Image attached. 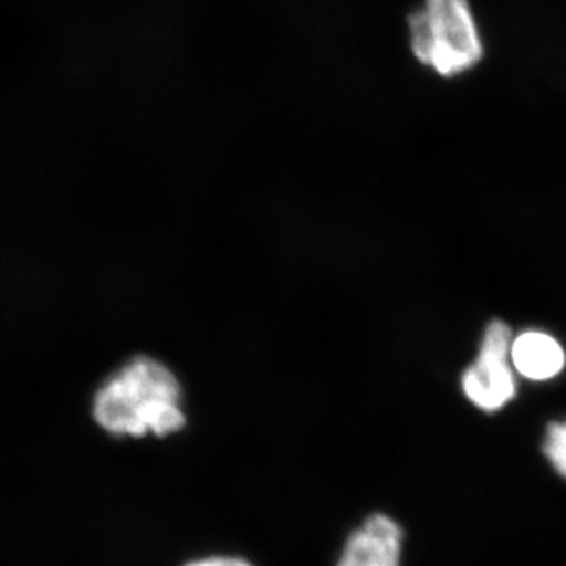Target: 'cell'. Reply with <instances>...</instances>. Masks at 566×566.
<instances>
[{
    "label": "cell",
    "mask_w": 566,
    "mask_h": 566,
    "mask_svg": "<svg viewBox=\"0 0 566 566\" xmlns=\"http://www.w3.org/2000/svg\"><path fill=\"white\" fill-rule=\"evenodd\" d=\"M510 340L512 329L504 322L490 323L479 357L464 371L465 397L483 411H499L515 397V378L509 367Z\"/></svg>",
    "instance_id": "cell-3"
},
{
    "label": "cell",
    "mask_w": 566,
    "mask_h": 566,
    "mask_svg": "<svg viewBox=\"0 0 566 566\" xmlns=\"http://www.w3.org/2000/svg\"><path fill=\"white\" fill-rule=\"evenodd\" d=\"M512 357L516 370L535 381L554 378L565 365L562 346L542 333L520 335L512 346Z\"/></svg>",
    "instance_id": "cell-5"
},
{
    "label": "cell",
    "mask_w": 566,
    "mask_h": 566,
    "mask_svg": "<svg viewBox=\"0 0 566 566\" xmlns=\"http://www.w3.org/2000/svg\"><path fill=\"white\" fill-rule=\"evenodd\" d=\"M543 452L554 471L566 480V422H553L547 427Z\"/></svg>",
    "instance_id": "cell-6"
},
{
    "label": "cell",
    "mask_w": 566,
    "mask_h": 566,
    "mask_svg": "<svg viewBox=\"0 0 566 566\" xmlns=\"http://www.w3.org/2000/svg\"><path fill=\"white\" fill-rule=\"evenodd\" d=\"M403 528L387 515L368 516L346 539L337 566H401Z\"/></svg>",
    "instance_id": "cell-4"
},
{
    "label": "cell",
    "mask_w": 566,
    "mask_h": 566,
    "mask_svg": "<svg viewBox=\"0 0 566 566\" xmlns=\"http://www.w3.org/2000/svg\"><path fill=\"white\" fill-rule=\"evenodd\" d=\"M185 566H255L245 558L234 556H211L189 562Z\"/></svg>",
    "instance_id": "cell-7"
},
{
    "label": "cell",
    "mask_w": 566,
    "mask_h": 566,
    "mask_svg": "<svg viewBox=\"0 0 566 566\" xmlns=\"http://www.w3.org/2000/svg\"><path fill=\"white\" fill-rule=\"evenodd\" d=\"M93 417L114 436L161 438L177 433L186 424L181 387L166 365L151 357H136L99 387Z\"/></svg>",
    "instance_id": "cell-1"
},
{
    "label": "cell",
    "mask_w": 566,
    "mask_h": 566,
    "mask_svg": "<svg viewBox=\"0 0 566 566\" xmlns=\"http://www.w3.org/2000/svg\"><path fill=\"white\" fill-rule=\"evenodd\" d=\"M406 40L417 65L442 81L471 76L488 54L474 0H419L406 20Z\"/></svg>",
    "instance_id": "cell-2"
}]
</instances>
